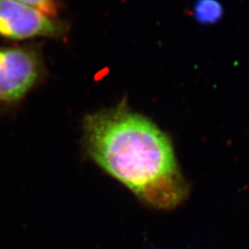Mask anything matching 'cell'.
<instances>
[{"label":"cell","instance_id":"6da1fadb","mask_svg":"<svg viewBox=\"0 0 249 249\" xmlns=\"http://www.w3.org/2000/svg\"><path fill=\"white\" fill-rule=\"evenodd\" d=\"M83 146L101 169L144 204L168 211L187 199L189 187L168 135L125 105L86 116Z\"/></svg>","mask_w":249,"mask_h":249},{"label":"cell","instance_id":"7a4b0ae2","mask_svg":"<svg viewBox=\"0 0 249 249\" xmlns=\"http://www.w3.org/2000/svg\"><path fill=\"white\" fill-rule=\"evenodd\" d=\"M38 51L30 46H0V105L24 98L42 74Z\"/></svg>","mask_w":249,"mask_h":249},{"label":"cell","instance_id":"3957f363","mask_svg":"<svg viewBox=\"0 0 249 249\" xmlns=\"http://www.w3.org/2000/svg\"><path fill=\"white\" fill-rule=\"evenodd\" d=\"M63 33L62 24L43 12L15 0H0V37L18 41Z\"/></svg>","mask_w":249,"mask_h":249},{"label":"cell","instance_id":"277c9868","mask_svg":"<svg viewBox=\"0 0 249 249\" xmlns=\"http://www.w3.org/2000/svg\"><path fill=\"white\" fill-rule=\"evenodd\" d=\"M193 15L201 24H215L223 18V5L217 0H197L193 7Z\"/></svg>","mask_w":249,"mask_h":249},{"label":"cell","instance_id":"5b68a950","mask_svg":"<svg viewBox=\"0 0 249 249\" xmlns=\"http://www.w3.org/2000/svg\"><path fill=\"white\" fill-rule=\"evenodd\" d=\"M19 3H22L29 7L37 9L43 12L49 17H55L57 14L56 3L54 0H15Z\"/></svg>","mask_w":249,"mask_h":249}]
</instances>
